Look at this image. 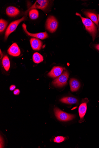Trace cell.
Here are the masks:
<instances>
[{"instance_id":"6da1fadb","label":"cell","mask_w":99,"mask_h":148,"mask_svg":"<svg viewBox=\"0 0 99 148\" xmlns=\"http://www.w3.org/2000/svg\"><path fill=\"white\" fill-rule=\"evenodd\" d=\"M76 14L81 17L83 23L85 26L86 30L92 35L94 41L97 32V27L91 19L82 17L78 13H76Z\"/></svg>"},{"instance_id":"7a4b0ae2","label":"cell","mask_w":99,"mask_h":148,"mask_svg":"<svg viewBox=\"0 0 99 148\" xmlns=\"http://www.w3.org/2000/svg\"><path fill=\"white\" fill-rule=\"evenodd\" d=\"M69 77V73L67 71H65L57 78L52 82V85L55 87H61L67 84Z\"/></svg>"},{"instance_id":"3957f363","label":"cell","mask_w":99,"mask_h":148,"mask_svg":"<svg viewBox=\"0 0 99 148\" xmlns=\"http://www.w3.org/2000/svg\"><path fill=\"white\" fill-rule=\"evenodd\" d=\"M54 110L57 118L61 121H70L73 120L75 117L74 115L69 114L63 112L57 108H55Z\"/></svg>"},{"instance_id":"277c9868","label":"cell","mask_w":99,"mask_h":148,"mask_svg":"<svg viewBox=\"0 0 99 148\" xmlns=\"http://www.w3.org/2000/svg\"><path fill=\"white\" fill-rule=\"evenodd\" d=\"M58 22L55 17L50 16L46 20V29L50 32H55L58 27Z\"/></svg>"},{"instance_id":"5b68a950","label":"cell","mask_w":99,"mask_h":148,"mask_svg":"<svg viewBox=\"0 0 99 148\" xmlns=\"http://www.w3.org/2000/svg\"><path fill=\"white\" fill-rule=\"evenodd\" d=\"M26 19V17L24 16L21 19L11 23L7 27L5 31L4 38L5 40H7L8 36L15 30L18 25L21 22L25 20Z\"/></svg>"},{"instance_id":"8992f818","label":"cell","mask_w":99,"mask_h":148,"mask_svg":"<svg viewBox=\"0 0 99 148\" xmlns=\"http://www.w3.org/2000/svg\"><path fill=\"white\" fill-rule=\"evenodd\" d=\"M49 3V1L46 0H38L27 10L26 12V13L33 9H39L44 11L47 8Z\"/></svg>"},{"instance_id":"52a82bcc","label":"cell","mask_w":99,"mask_h":148,"mask_svg":"<svg viewBox=\"0 0 99 148\" xmlns=\"http://www.w3.org/2000/svg\"><path fill=\"white\" fill-rule=\"evenodd\" d=\"M23 29L25 33L30 36L34 37L38 39L42 40L45 39L48 37V35L46 32H41L35 33H30L26 29V25L25 23L22 25Z\"/></svg>"},{"instance_id":"ba28073f","label":"cell","mask_w":99,"mask_h":148,"mask_svg":"<svg viewBox=\"0 0 99 148\" xmlns=\"http://www.w3.org/2000/svg\"><path fill=\"white\" fill-rule=\"evenodd\" d=\"M82 101L81 104L80 105L78 109V112L80 117V120L79 123H82L84 122V117L86 114L87 109V99Z\"/></svg>"},{"instance_id":"9c48e42d","label":"cell","mask_w":99,"mask_h":148,"mask_svg":"<svg viewBox=\"0 0 99 148\" xmlns=\"http://www.w3.org/2000/svg\"><path fill=\"white\" fill-rule=\"evenodd\" d=\"M7 52L9 54L13 57H17L21 54V51L18 46L15 43H13L9 48Z\"/></svg>"},{"instance_id":"30bf717a","label":"cell","mask_w":99,"mask_h":148,"mask_svg":"<svg viewBox=\"0 0 99 148\" xmlns=\"http://www.w3.org/2000/svg\"><path fill=\"white\" fill-rule=\"evenodd\" d=\"M64 69V68L62 67L55 66L48 74V75L52 78L57 77L61 74Z\"/></svg>"},{"instance_id":"8fae6325","label":"cell","mask_w":99,"mask_h":148,"mask_svg":"<svg viewBox=\"0 0 99 148\" xmlns=\"http://www.w3.org/2000/svg\"><path fill=\"white\" fill-rule=\"evenodd\" d=\"M31 47L33 50L39 51L41 49L42 42L38 38H32L30 41Z\"/></svg>"},{"instance_id":"7c38bea8","label":"cell","mask_w":99,"mask_h":148,"mask_svg":"<svg viewBox=\"0 0 99 148\" xmlns=\"http://www.w3.org/2000/svg\"><path fill=\"white\" fill-rule=\"evenodd\" d=\"M20 13L19 9L16 7L10 6L7 7L6 10V13L8 16L14 17L19 15Z\"/></svg>"},{"instance_id":"4fadbf2b","label":"cell","mask_w":99,"mask_h":148,"mask_svg":"<svg viewBox=\"0 0 99 148\" xmlns=\"http://www.w3.org/2000/svg\"><path fill=\"white\" fill-rule=\"evenodd\" d=\"M70 89L72 92L77 91L80 86L79 82L77 79L71 78L69 81Z\"/></svg>"},{"instance_id":"5bb4252c","label":"cell","mask_w":99,"mask_h":148,"mask_svg":"<svg viewBox=\"0 0 99 148\" xmlns=\"http://www.w3.org/2000/svg\"><path fill=\"white\" fill-rule=\"evenodd\" d=\"M60 101L62 103L69 104H75L78 103V100L73 97L63 98L60 100Z\"/></svg>"},{"instance_id":"9a60e30c","label":"cell","mask_w":99,"mask_h":148,"mask_svg":"<svg viewBox=\"0 0 99 148\" xmlns=\"http://www.w3.org/2000/svg\"><path fill=\"white\" fill-rule=\"evenodd\" d=\"M84 13L87 17H89L94 23H95L97 25L99 30L98 19L96 15L94 13L87 11H85Z\"/></svg>"},{"instance_id":"2e32d148","label":"cell","mask_w":99,"mask_h":148,"mask_svg":"<svg viewBox=\"0 0 99 148\" xmlns=\"http://www.w3.org/2000/svg\"><path fill=\"white\" fill-rule=\"evenodd\" d=\"M3 66L5 70L7 71L9 70L10 63L9 59L7 55L4 56L2 60Z\"/></svg>"},{"instance_id":"e0dca14e","label":"cell","mask_w":99,"mask_h":148,"mask_svg":"<svg viewBox=\"0 0 99 148\" xmlns=\"http://www.w3.org/2000/svg\"><path fill=\"white\" fill-rule=\"evenodd\" d=\"M33 60L35 63H40L43 60V58L42 55L38 52H35L33 55Z\"/></svg>"},{"instance_id":"ac0fdd59","label":"cell","mask_w":99,"mask_h":148,"mask_svg":"<svg viewBox=\"0 0 99 148\" xmlns=\"http://www.w3.org/2000/svg\"><path fill=\"white\" fill-rule=\"evenodd\" d=\"M29 16L32 20L37 19L39 16V13L38 11L36 9H33L29 11Z\"/></svg>"},{"instance_id":"d6986e66","label":"cell","mask_w":99,"mask_h":148,"mask_svg":"<svg viewBox=\"0 0 99 148\" xmlns=\"http://www.w3.org/2000/svg\"><path fill=\"white\" fill-rule=\"evenodd\" d=\"M8 24V22L5 20L1 19L0 20V32H3L6 28Z\"/></svg>"},{"instance_id":"ffe728a7","label":"cell","mask_w":99,"mask_h":148,"mask_svg":"<svg viewBox=\"0 0 99 148\" xmlns=\"http://www.w3.org/2000/svg\"><path fill=\"white\" fill-rule=\"evenodd\" d=\"M66 138L64 137L59 136L55 137L54 139V142L57 143H61L64 141Z\"/></svg>"},{"instance_id":"44dd1931","label":"cell","mask_w":99,"mask_h":148,"mask_svg":"<svg viewBox=\"0 0 99 148\" xmlns=\"http://www.w3.org/2000/svg\"><path fill=\"white\" fill-rule=\"evenodd\" d=\"M20 93V91L19 89H16L13 92V94L15 95H19Z\"/></svg>"},{"instance_id":"7402d4cb","label":"cell","mask_w":99,"mask_h":148,"mask_svg":"<svg viewBox=\"0 0 99 148\" xmlns=\"http://www.w3.org/2000/svg\"><path fill=\"white\" fill-rule=\"evenodd\" d=\"M16 86L15 85H12L10 86V89L11 91H13L14 90Z\"/></svg>"},{"instance_id":"603a6c76","label":"cell","mask_w":99,"mask_h":148,"mask_svg":"<svg viewBox=\"0 0 99 148\" xmlns=\"http://www.w3.org/2000/svg\"><path fill=\"white\" fill-rule=\"evenodd\" d=\"M95 48L96 49L99 51V44L96 45L95 46Z\"/></svg>"},{"instance_id":"cb8c5ba5","label":"cell","mask_w":99,"mask_h":148,"mask_svg":"<svg viewBox=\"0 0 99 148\" xmlns=\"http://www.w3.org/2000/svg\"><path fill=\"white\" fill-rule=\"evenodd\" d=\"M3 56V53L1 51V59L2 58Z\"/></svg>"},{"instance_id":"d4e9b609","label":"cell","mask_w":99,"mask_h":148,"mask_svg":"<svg viewBox=\"0 0 99 148\" xmlns=\"http://www.w3.org/2000/svg\"><path fill=\"white\" fill-rule=\"evenodd\" d=\"M98 21L99 23V14L98 15Z\"/></svg>"}]
</instances>
